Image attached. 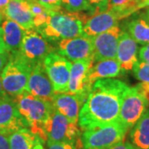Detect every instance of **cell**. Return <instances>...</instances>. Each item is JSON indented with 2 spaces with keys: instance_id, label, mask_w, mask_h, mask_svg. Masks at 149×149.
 Instances as JSON below:
<instances>
[{
  "instance_id": "1",
  "label": "cell",
  "mask_w": 149,
  "mask_h": 149,
  "mask_svg": "<svg viewBox=\"0 0 149 149\" xmlns=\"http://www.w3.org/2000/svg\"><path fill=\"white\" fill-rule=\"evenodd\" d=\"M128 88L121 80L111 78L96 80L80 111V128L85 131L118 121L123 98Z\"/></svg>"
},
{
  "instance_id": "2",
  "label": "cell",
  "mask_w": 149,
  "mask_h": 149,
  "mask_svg": "<svg viewBox=\"0 0 149 149\" xmlns=\"http://www.w3.org/2000/svg\"><path fill=\"white\" fill-rule=\"evenodd\" d=\"M13 98L29 129L40 139L42 143H47L45 126L54 109L52 101L35 97L27 91Z\"/></svg>"
},
{
  "instance_id": "3",
  "label": "cell",
  "mask_w": 149,
  "mask_h": 149,
  "mask_svg": "<svg viewBox=\"0 0 149 149\" xmlns=\"http://www.w3.org/2000/svg\"><path fill=\"white\" fill-rule=\"evenodd\" d=\"M84 19L80 13L50 11L44 26L37 31L47 41H61L83 35Z\"/></svg>"
},
{
  "instance_id": "4",
  "label": "cell",
  "mask_w": 149,
  "mask_h": 149,
  "mask_svg": "<svg viewBox=\"0 0 149 149\" xmlns=\"http://www.w3.org/2000/svg\"><path fill=\"white\" fill-rule=\"evenodd\" d=\"M32 65L19 54H10V58L0 74L3 91L8 95L15 97L27 90V81Z\"/></svg>"
},
{
  "instance_id": "5",
  "label": "cell",
  "mask_w": 149,
  "mask_h": 149,
  "mask_svg": "<svg viewBox=\"0 0 149 149\" xmlns=\"http://www.w3.org/2000/svg\"><path fill=\"white\" fill-rule=\"evenodd\" d=\"M128 131L119 121L85 130L80 137V149H109L123 141Z\"/></svg>"
},
{
  "instance_id": "6",
  "label": "cell",
  "mask_w": 149,
  "mask_h": 149,
  "mask_svg": "<svg viewBox=\"0 0 149 149\" xmlns=\"http://www.w3.org/2000/svg\"><path fill=\"white\" fill-rule=\"evenodd\" d=\"M148 107V101L137 87L128 86L123 98L118 121L129 130L140 119Z\"/></svg>"
},
{
  "instance_id": "7",
  "label": "cell",
  "mask_w": 149,
  "mask_h": 149,
  "mask_svg": "<svg viewBox=\"0 0 149 149\" xmlns=\"http://www.w3.org/2000/svg\"><path fill=\"white\" fill-rule=\"evenodd\" d=\"M55 48L36 29H25L21 47L17 53L31 65L42 61Z\"/></svg>"
},
{
  "instance_id": "8",
  "label": "cell",
  "mask_w": 149,
  "mask_h": 149,
  "mask_svg": "<svg viewBox=\"0 0 149 149\" xmlns=\"http://www.w3.org/2000/svg\"><path fill=\"white\" fill-rule=\"evenodd\" d=\"M47 142L76 143L80 130L75 123L71 122L54 109L45 126Z\"/></svg>"
},
{
  "instance_id": "9",
  "label": "cell",
  "mask_w": 149,
  "mask_h": 149,
  "mask_svg": "<svg viewBox=\"0 0 149 149\" xmlns=\"http://www.w3.org/2000/svg\"><path fill=\"white\" fill-rule=\"evenodd\" d=\"M43 64L56 93H66L71 69V62L56 52L49 53Z\"/></svg>"
},
{
  "instance_id": "10",
  "label": "cell",
  "mask_w": 149,
  "mask_h": 149,
  "mask_svg": "<svg viewBox=\"0 0 149 149\" xmlns=\"http://www.w3.org/2000/svg\"><path fill=\"white\" fill-rule=\"evenodd\" d=\"M29 128L22 116L13 97L4 96L0 99V133L8 136L22 128Z\"/></svg>"
},
{
  "instance_id": "11",
  "label": "cell",
  "mask_w": 149,
  "mask_h": 149,
  "mask_svg": "<svg viewBox=\"0 0 149 149\" xmlns=\"http://www.w3.org/2000/svg\"><path fill=\"white\" fill-rule=\"evenodd\" d=\"M26 91L35 97L52 101L56 92L45 69L43 61L32 65Z\"/></svg>"
},
{
  "instance_id": "12",
  "label": "cell",
  "mask_w": 149,
  "mask_h": 149,
  "mask_svg": "<svg viewBox=\"0 0 149 149\" xmlns=\"http://www.w3.org/2000/svg\"><path fill=\"white\" fill-rule=\"evenodd\" d=\"M57 51L60 55L72 62L91 57L94 54L93 37L82 35L61 40Z\"/></svg>"
},
{
  "instance_id": "13",
  "label": "cell",
  "mask_w": 149,
  "mask_h": 149,
  "mask_svg": "<svg viewBox=\"0 0 149 149\" xmlns=\"http://www.w3.org/2000/svg\"><path fill=\"white\" fill-rule=\"evenodd\" d=\"M122 32L118 25L93 37L94 61L116 58L118 40Z\"/></svg>"
},
{
  "instance_id": "14",
  "label": "cell",
  "mask_w": 149,
  "mask_h": 149,
  "mask_svg": "<svg viewBox=\"0 0 149 149\" xmlns=\"http://www.w3.org/2000/svg\"><path fill=\"white\" fill-rule=\"evenodd\" d=\"M121 18L110 9H96L90 17L85 19L83 26V35L94 37L118 25Z\"/></svg>"
},
{
  "instance_id": "15",
  "label": "cell",
  "mask_w": 149,
  "mask_h": 149,
  "mask_svg": "<svg viewBox=\"0 0 149 149\" xmlns=\"http://www.w3.org/2000/svg\"><path fill=\"white\" fill-rule=\"evenodd\" d=\"M94 62L93 56L71 62L69 84L66 91L67 94L80 95L87 97L89 91L86 88L85 81L88 71Z\"/></svg>"
},
{
  "instance_id": "16",
  "label": "cell",
  "mask_w": 149,
  "mask_h": 149,
  "mask_svg": "<svg viewBox=\"0 0 149 149\" xmlns=\"http://www.w3.org/2000/svg\"><path fill=\"white\" fill-rule=\"evenodd\" d=\"M86 97L80 95H70L67 93H56L52 103L54 109L63 114L71 122L77 123L79 114Z\"/></svg>"
},
{
  "instance_id": "17",
  "label": "cell",
  "mask_w": 149,
  "mask_h": 149,
  "mask_svg": "<svg viewBox=\"0 0 149 149\" xmlns=\"http://www.w3.org/2000/svg\"><path fill=\"white\" fill-rule=\"evenodd\" d=\"M138 43L127 32L123 31L118 44L116 59L120 65L123 73L133 70L138 60Z\"/></svg>"
},
{
  "instance_id": "18",
  "label": "cell",
  "mask_w": 149,
  "mask_h": 149,
  "mask_svg": "<svg viewBox=\"0 0 149 149\" xmlns=\"http://www.w3.org/2000/svg\"><path fill=\"white\" fill-rule=\"evenodd\" d=\"M123 73L120 65L116 58L106 59L97 61L95 65H92L88 71L85 85L90 91L91 86L96 80L101 79H109L118 76Z\"/></svg>"
},
{
  "instance_id": "19",
  "label": "cell",
  "mask_w": 149,
  "mask_h": 149,
  "mask_svg": "<svg viewBox=\"0 0 149 149\" xmlns=\"http://www.w3.org/2000/svg\"><path fill=\"white\" fill-rule=\"evenodd\" d=\"M3 13L6 18L15 22L24 29L34 28L33 17L26 0H10Z\"/></svg>"
},
{
  "instance_id": "20",
  "label": "cell",
  "mask_w": 149,
  "mask_h": 149,
  "mask_svg": "<svg viewBox=\"0 0 149 149\" xmlns=\"http://www.w3.org/2000/svg\"><path fill=\"white\" fill-rule=\"evenodd\" d=\"M3 40L6 51L9 54H15L19 52L25 29L19 24L10 19L6 18L2 22Z\"/></svg>"
},
{
  "instance_id": "21",
  "label": "cell",
  "mask_w": 149,
  "mask_h": 149,
  "mask_svg": "<svg viewBox=\"0 0 149 149\" xmlns=\"http://www.w3.org/2000/svg\"><path fill=\"white\" fill-rule=\"evenodd\" d=\"M129 139L136 149H149V107L130 129Z\"/></svg>"
},
{
  "instance_id": "22",
  "label": "cell",
  "mask_w": 149,
  "mask_h": 149,
  "mask_svg": "<svg viewBox=\"0 0 149 149\" xmlns=\"http://www.w3.org/2000/svg\"><path fill=\"white\" fill-rule=\"evenodd\" d=\"M10 149H33L37 143H42L40 139L29 128H22L8 136Z\"/></svg>"
},
{
  "instance_id": "23",
  "label": "cell",
  "mask_w": 149,
  "mask_h": 149,
  "mask_svg": "<svg viewBox=\"0 0 149 149\" xmlns=\"http://www.w3.org/2000/svg\"><path fill=\"white\" fill-rule=\"evenodd\" d=\"M137 43L149 44V23L143 17H136L128 23V32Z\"/></svg>"
},
{
  "instance_id": "24",
  "label": "cell",
  "mask_w": 149,
  "mask_h": 149,
  "mask_svg": "<svg viewBox=\"0 0 149 149\" xmlns=\"http://www.w3.org/2000/svg\"><path fill=\"white\" fill-rule=\"evenodd\" d=\"M141 3L143 2L140 0H109L108 9L115 12L120 18H123L139 10Z\"/></svg>"
},
{
  "instance_id": "25",
  "label": "cell",
  "mask_w": 149,
  "mask_h": 149,
  "mask_svg": "<svg viewBox=\"0 0 149 149\" xmlns=\"http://www.w3.org/2000/svg\"><path fill=\"white\" fill-rule=\"evenodd\" d=\"M27 3L33 17L34 29L37 30L46 23L50 11L41 5L37 1H27Z\"/></svg>"
},
{
  "instance_id": "26",
  "label": "cell",
  "mask_w": 149,
  "mask_h": 149,
  "mask_svg": "<svg viewBox=\"0 0 149 149\" xmlns=\"http://www.w3.org/2000/svg\"><path fill=\"white\" fill-rule=\"evenodd\" d=\"M61 6L69 13H81L83 11H92L95 13V8L87 2V0H61Z\"/></svg>"
},
{
  "instance_id": "27",
  "label": "cell",
  "mask_w": 149,
  "mask_h": 149,
  "mask_svg": "<svg viewBox=\"0 0 149 149\" xmlns=\"http://www.w3.org/2000/svg\"><path fill=\"white\" fill-rule=\"evenodd\" d=\"M133 74L141 82L149 83V63L139 61L133 66Z\"/></svg>"
},
{
  "instance_id": "28",
  "label": "cell",
  "mask_w": 149,
  "mask_h": 149,
  "mask_svg": "<svg viewBox=\"0 0 149 149\" xmlns=\"http://www.w3.org/2000/svg\"><path fill=\"white\" fill-rule=\"evenodd\" d=\"M37 2L49 11H61V0H37Z\"/></svg>"
},
{
  "instance_id": "29",
  "label": "cell",
  "mask_w": 149,
  "mask_h": 149,
  "mask_svg": "<svg viewBox=\"0 0 149 149\" xmlns=\"http://www.w3.org/2000/svg\"><path fill=\"white\" fill-rule=\"evenodd\" d=\"M47 149H77L71 142H47Z\"/></svg>"
},
{
  "instance_id": "30",
  "label": "cell",
  "mask_w": 149,
  "mask_h": 149,
  "mask_svg": "<svg viewBox=\"0 0 149 149\" xmlns=\"http://www.w3.org/2000/svg\"><path fill=\"white\" fill-rule=\"evenodd\" d=\"M87 2L92 7L99 10H107L109 0H87Z\"/></svg>"
},
{
  "instance_id": "31",
  "label": "cell",
  "mask_w": 149,
  "mask_h": 149,
  "mask_svg": "<svg viewBox=\"0 0 149 149\" xmlns=\"http://www.w3.org/2000/svg\"><path fill=\"white\" fill-rule=\"evenodd\" d=\"M139 56L141 61L149 63V44L144 45L143 47L140 48Z\"/></svg>"
},
{
  "instance_id": "32",
  "label": "cell",
  "mask_w": 149,
  "mask_h": 149,
  "mask_svg": "<svg viewBox=\"0 0 149 149\" xmlns=\"http://www.w3.org/2000/svg\"><path fill=\"white\" fill-rule=\"evenodd\" d=\"M135 86L141 92V94L147 99V100L149 103V83L141 82V83H139Z\"/></svg>"
},
{
  "instance_id": "33",
  "label": "cell",
  "mask_w": 149,
  "mask_h": 149,
  "mask_svg": "<svg viewBox=\"0 0 149 149\" xmlns=\"http://www.w3.org/2000/svg\"><path fill=\"white\" fill-rule=\"evenodd\" d=\"M109 149H136L131 143L128 141H121L117 144L113 145Z\"/></svg>"
},
{
  "instance_id": "34",
  "label": "cell",
  "mask_w": 149,
  "mask_h": 149,
  "mask_svg": "<svg viewBox=\"0 0 149 149\" xmlns=\"http://www.w3.org/2000/svg\"><path fill=\"white\" fill-rule=\"evenodd\" d=\"M9 58H10V54L8 52L0 53V74L2 73L3 70L4 69L6 65L8 64Z\"/></svg>"
},
{
  "instance_id": "35",
  "label": "cell",
  "mask_w": 149,
  "mask_h": 149,
  "mask_svg": "<svg viewBox=\"0 0 149 149\" xmlns=\"http://www.w3.org/2000/svg\"><path fill=\"white\" fill-rule=\"evenodd\" d=\"M0 149H10L8 136L0 133Z\"/></svg>"
},
{
  "instance_id": "36",
  "label": "cell",
  "mask_w": 149,
  "mask_h": 149,
  "mask_svg": "<svg viewBox=\"0 0 149 149\" xmlns=\"http://www.w3.org/2000/svg\"><path fill=\"white\" fill-rule=\"evenodd\" d=\"M3 31H2V28L0 27V53H3V52H7L6 51L5 45H4V42H3Z\"/></svg>"
},
{
  "instance_id": "37",
  "label": "cell",
  "mask_w": 149,
  "mask_h": 149,
  "mask_svg": "<svg viewBox=\"0 0 149 149\" xmlns=\"http://www.w3.org/2000/svg\"><path fill=\"white\" fill-rule=\"evenodd\" d=\"M10 0H0V9L3 11V9L6 8V6L8 5V3H9Z\"/></svg>"
},
{
  "instance_id": "38",
  "label": "cell",
  "mask_w": 149,
  "mask_h": 149,
  "mask_svg": "<svg viewBox=\"0 0 149 149\" xmlns=\"http://www.w3.org/2000/svg\"><path fill=\"white\" fill-rule=\"evenodd\" d=\"M6 95H7V94L5 93V91H3V88L2 85V80H1V77H0V99L3 98Z\"/></svg>"
},
{
  "instance_id": "39",
  "label": "cell",
  "mask_w": 149,
  "mask_h": 149,
  "mask_svg": "<svg viewBox=\"0 0 149 149\" xmlns=\"http://www.w3.org/2000/svg\"><path fill=\"white\" fill-rule=\"evenodd\" d=\"M146 7H149V1L148 2H143V3H141V4L139 5V9L146 8Z\"/></svg>"
},
{
  "instance_id": "40",
  "label": "cell",
  "mask_w": 149,
  "mask_h": 149,
  "mask_svg": "<svg viewBox=\"0 0 149 149\" xmlns=\"http://www.w3.org/2000/svg\"><path fill=\"white\" fill-rule=\"evenodd\" d=\"M147 20V22L149 23V8L148 9H147V11L143 13V16Z\"/></svg>"
},
{
  "instance_id": "41",
  "label": "cell",
  "mask_w": 149,
  "mask_h": 149,
  "mask_svg": "<svg viewBox=\"0 0 149 149\" xmlns=\"http://www.w3.org/2000/svg\"><path fill=\"white\" fill-rule=\"evenodd\" d=\"M4 17H5V16H4L3 11L0 9V23H2V22H3V18H4Z\"/></svg>"
},
{
  "instance_id": "42",
  "label": "cell",
  "mask_w": 149,
  "mask_h": 149,
  "mask_svg": "<svg viewBox=\"0 0 149 149\" xmlns=\"http://www.w3.org/2000/svg\"><path fill=\"white\" fill-rule=\"evenodd\" d=\"M33 149H44V148L42 147V143H37L36 144L35 146H34V148H33Z\"/></svg>"
},
{
  "instance_id": "43",
  "label": "cell",
  "mask_w": 149,
  "mask_h": 149,
  "mask_svg": "<svg viewBox=\"0 0 149 149\" xmlns=\"http://www.w3.org/2000/svg\"><path fill=\"white\" fill-rule=\"evenodd\" d=\"M26 1H37V0H26Z\"/></svg>"
},
{
  "instance_id": "44",
  "label": "cell",
  "mask_w": 149,
  "mask_h": 149,
  "mask_svg": "<svg viewBox=\"0 0 149 149\" xmlns=\"http://www.w3.org/2000/svg\"><path fill=\"white\" fill-rule=\"evenodd\" d=\"M140 1H142V2H144V1H146V0H140Z\"/></svg>"
},
{
  "instance_id": "45",
  "label": "cell",
  "mask_w": 149,
  "mask_h": 149,
  "mask_svg": "<svg viewBox=\"0 0 149 149\" xmlns=\"http://www.w3.org/2000/svg\"><path fill=\"white\" fill-rule=\"evenodd\" d=\"M149 0H146V1H144V2H148Z\"/></svg>"
}]
</instances>
